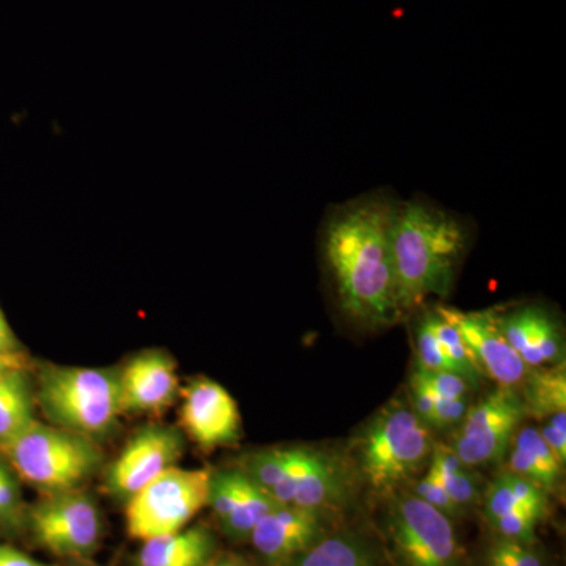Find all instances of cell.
Returning <instances> with one entry per match:
<instances>
[{"mask_svg": "<svg viewBox=\"0 0 566 566\" xmlns=\"http://www.w3.org/2000/svg\"><path fill=\"white\" fill-rule=\"evenodd\" d=\"M398 205L392 192L378 189L333 205L324 218L322 249L335 296L363 326H386L400 316L390 248Z\"/></svg>", "mask_w": 566, "mask_h": 566, "instance_id": "cell-1", "label": "cell"}, {"mask_svg": "<svg viewBox=\"0 0 566 566\" xmlns=\"http://www.w3.org/2000/svg\"><path fill=\"white\" fill-rule=\"evenodd\" d=\"M471 223L423 196L400 200L390 248L400 315L446 297L471 244Z\"/></svg>", "mask_w": 566, "mask_h": 566, "instance_id": "cell-2", "label": "cell"}, {"mask_svg": "<svg viewBox=\"0 0 566 566\" xmlns=\"http://www.w3.org/2000/svg\"><path fill=\"white\" fill-rule=\"evenodd\" d=\"M35 400L54 427L91 439L109 433L125 415L117 368L46 365L40 371Z\"/></svg>", "mask_w": 566, "mask_h": 566, "instance_id": "cell-3", "label": "cell"}, {"mask_svg": "<svg viewBox=\"0 0 566 566\" xmlns=\"http://www.w3.org/2000/svg\"><path fill=\"white\" fill-rule=\"evenodd\" d=\"M0 450L18 475L44 494L80 488L103 463L93 439L39 420Z\"/></svg>", "mask_w": 566, "mask_h": 566, "instance_id": "cell-4", "label": "cell"}, {"mask_svg": "<svg viewBox=\"0 0 566 566\" xmlns=\"http://www.w3.org/2000/svg\"><path fill=\"white\" fill-rule=\"evenodd\" d=\"M433 450L428 424L412 408L390 401L365 428L359 442L360 471L376 490H392L419 471Z\"/></svg>", "mask_w": 566, "mask_h": 566, "instance_id": "cell-5", "label": "cell"}, {"mask_svg": "<svg viewBox=\"0 0 566 566\" xmlns=\"http://www.w3.org/2000/svg\"><path fill=\"white\" fill-rule=\"evenodd\" d=\"M211 471L167 469L126 501V532L134 539L148 542L188 527L208 506Z\"/></svg>", "mask_w": 566, "mask_h": 566, "instance_id": "cell-6", "label": "cell"}, {"mask_svg": "<svg viewBox=\"0 0 566 566\" xmlns=\"http://www.w3.org/2000/svg\"><path fill=\"white\" fill-rule=\"evenodd\" d=\"M25 523L35 542L57 557L82 560L102 545V513L80 488L44 494L29 509Z\"/></svg>", "mask_w": 566, "mask_h": 566, "instance_id": "cell-7", "label": "cell"}, {"mask_svg": "<svg viewBox=\"0 0 566 566\" xmlns=\"http://www.w3.org/2000/svg\"><path fill=\"white\" fill-rule=\"evenodd\" d=\"M387 534L403 566H463L452 520L416 494L390 502Z\"/></svg>", "mask_w": 566, "mask_h": 566, "instance_id": "cell-8", "label": "cell"}, {"mask_svg": "<svg viewBox=\"0 0 566 566\" xmlns=\"http://www.w3.org/2000/svg\"><path fill=\"white\" fill-rule=\"evenodd\" d=\"M524 417L521 395L499 387L468 409L453 439V452L468 468L502 460Z\"/></svg>", "mask_w": 566, "mask_h": 566, "instance_id": "cell-9", "label": "cell"}, {"mask_svg": "<svg viewBox=\"0 0 566 566\" xmlns=\"http://www.w3.org/2000/svg\"><path fill=\"white\" fill-rule=\"evenodd\" d=\"M182 452L185 441L177 428L167 424L140 428L107 468V491L115 499L128 501L153 479L177 465Z\"/></svg>", "mask_w": 566, "mask_h": 566, "instance_id": "cell-10", "label": "cell"}, {"mask_svg": "<svg viewBox=\"0 0 566 566\" xmlns=\"http://www.w3.org/2000/svg\"><path fill=\"white\" fill-rule=\"evenodd\" d=\"M268 494L279 505L323 513L345 505L348 497L344 471L322 450L292 447V461L285 476Z\"/></svg>", "mask_w": 566, "mask_h": 566, "instance_id": "cell-11", "label": "cell"}, {"mask_svg": "<svg viewBox=\"0 0 566 566\" xmlns=\"http://www.w3.org/2000/svg\"><path fill=\"white\" fill-rule=\"evenodd\" d=\"M180 390L181 428L197 446L212 450L240 439V409L226 387L200 376Z\"/></svg>", "mask_w": 566, "mask_h": 566, "instance_id": "cell-12", "label": "cell"}, {"mask_svg": "<svg viewBox=\"0 0 566 566\" xmlns=\"http://www.w3.org/2000/svg\"><path fill=\"white\" fill-rule=\"evenodd\" d=\"M438 308L457 327L482 375L490 376L505 389L523 385L528 367L505 340L495 312H463L447 305H438Z\"/></svg>", "mask_w": 566, "mask_h": 566, "instance_id": "cell-13", "label": "cell"}, {"mask_svg": "<svg viewBox=\"0 0 566 566\" xmlns=\"http://www.w3.org/2000/svg\"><path fill=\"white\" fill-rule=\"evenodd\" d=\"M326 535L322 513L293 505H279L253 527L252 545L273 566L289 565L293 558Z\"/></svg>", "mask_w": 566, "mask_h": 566, "instance_id": "cell-14", "label": "cell"}, {"mask_svg": "<svg viewBox=\"0 0 566 566\" xmlns=\"http://www.w3.org/2000/svg\"><path fill=\"white\" fill-rule=\"evenodd\" d=\"M123 412H163L180 395L177 364L170 354L150 349L120 368Z\"/></svg>", "mask_w": 566, "mask_h": 566, "instance_id": "cell-15", "label": "cell"}, {"mask_svg": "<svg viewBox=\"0 0 566 566\" xmlns=\"http://www.w3.org/2000/svg\"><path fill=\"white\" fill-rule=\"evenodd\" d=\"M214 551L216 539L207 527H186L144 542L136 566H205Z\"/></svg>", "mask_w": 566, "mask_h": 566, "instance_id": "cell-16", "label": "cell"}, {"mask_svg": "<svg viewBox=\"0 0 566 566\" xmlns=\"http://www.w3.org/2000/svg\"><path fill=\"white\" fill-rule=\"evenodd\" d=\"M35 390L28 370L0 374V447L35 422Z\"/></svg>", "mask_w": 566, "mask_h": 566, "instance_id": "cell-17", "label": "cell"}, {"mask_svg": "<svg viewBox=\"0 0 566 566\" xmlns=\"http://www.w3.org/2000/svg\"><path fill=\"white\" fill-rule=\"evenodd\" d=\"M523 398L526 416L545 419L558 412H566L565 364L534 368L527 371L523 381Z\"/></svg>", "mask_w": 566, "mask_h": 566, "instance_id": "cell-18", "label": "cell"}, {"mask_svg": "<svg viewBox=\"0 0 566 566\" xmlns=\"http://www.w3.org/2000/svg\"><path fill=\"white\" fill-rule=\"evenodd\" d=\"M521 359L528 368L564 363V337L556 316L542 305L531 304V329Z\"/></svg>", "mask_w": 566, "mask_h": 566, "instance_id": "cell-19", "label": "cell"}, {"mask_svg": "<svg viewBox=\"0 0 566 566\" xmlns=\"http://www.w3.org/2000/svg\"><path fill=\"white\" fill-rule=\"evenodd\" d=\"M285 566H376L370 549L356 536L324 535Z\"/></svg>", "mask_w": 566, "mask_h": 566, "instance_id": "cell-20", "label": "cell"}, {"mask_svg": "<svg viewBox=\"0 0 566 566\" xmlns=\"http://www.w3.org/2000/svg\"><path fill=\"white\" fill-rule=\"evenodd\" d=\"M279 504L263 488L255 485L248 475L241 471L240 494L232 515L222 523L227 534L232 538L243 539L251 536L253 527L263 520L268 513L277 509Z\"/></svg>", "mask_w": 566, "mask_h": 566, "instance_id": "cell-21", "label": "cell"}, {"mask_svg": "<svg viewBox=\"0 0 566 566\" xmlns=\"http://www.w3.org/2000/svg\"><path fill=\"white\" fill-rule=\"evenodd\" d=\"M424 316H427L431 331H433L439 345L444 349L457 374L463 376L469 386H479L483 378L482 371L476 367L474 357H472L471 352L465 346L463 337L458 333L457 327L439 312L438 305L424 311Z\"/></svg>", "mask_w": 566, "mask_h": 566, "instance_id": "cell-22", "label": "cell"}, {"mask_svg": "<svg viewBox=\"0 0 566 566\" xmlns=\"http://www.w3.org/2000/svg\"><path fill=\"white\" fill-rule=\"evenodd\" d=\"M290 461H292V447L262 450V452L252 453L245 460L243 474L268 493L285 476Z\"/></svg>", "mask_w": 566, "mask_h": 566, "instance_id": "cell-23", "label": "cell"}, {"mask_svg": "<svg viewBox=\"0 0 566 566\" xmlns=\"http://www.w3.org/2000/svg\"><path fill=\"white\" fill-rule=\"evenodd\" d=\"M241 471H222L211 474L210 497L208 506H211L216 517L226 523L232 515L234 505L240 494Z\"/></svg>", "mask_w": 566, "mask_h": 566, "instance_id": "cell-24", "label": "cell"}, {"mask_svg": "<svg viewBox=\"0 0 566 566\" xmlns=\"http://www.w3.org/2000/svg\"><path fill=\"white\" fill-rule=\"evenodd\" d=\"M416 349L417 356H419V367L424 368V370L453 371V374H457L444 349L439 345L433 331H431L424 312L416 324Z\"/></svg>", "mask_w": 566, "mask_h": 566, "instance_id": "cell-25", "label": "cell"}, {"mask_svg": "<svg viewBox=\"0 0 566 566\" xmlns=\"http://www.w3.org/2000/svg\"><path fill=\"white\" fill-rule=\"evenodd\" d=\"M513 444H515L516 449L524 450V452L534 458L536 463L542 465L547 474H549L551 479L560 483L564 465L560 464L553 450L546 444L539 430H536L534 427L521 428V430L516 431L515 438H513Z\"/></svg>", "mask_w": 566, "mask_h": 566, "instance_id": "cell-26", "label": "cell"}, {"mask_svg": "<svg viewBox=\"0 0 566 566\" xmlns=\"http://www.w3.org/2000/svg\"><path fill=\"white\" fill-rule=\"evenodd\" d=\"M542 520V515L531 510H515L504 516L495 517L490 521V524L501 538L534 545L536 526Z\"/></svg>", "mask_w": 566, "mask_h": 566, "instance_id": "cell-27", "label": "cell"}, {"mask_svg": "<svg viewBox=\"0 0 566 566\" xmlns=\"http://www.w3.org/2000/svg\"><path fill=\"white\" fill-rule=\"evenodd\" d=\"M439 480L447 494L450 495L458 509L463 512L464 509L476 504L480 499L479 480L469 472V468L460 469V471L450 472V474H439L433 469H428Z\"/></svg>", "mask_w": 566, "mask_h": 566, "instance_id": "cell-28", "label": "cell"}, {"mask_svg": "<svg viewBox=\"0 0 566 566\" xmlns=\"http://www.w3.org/2000/svg\"><path fill=\"white\" fill-rule=\"evenodd\" d=\"M488 566H545L532 545L499 538L488 551Z\"/></svg>", "mask_w": 566, "mask_h": 566, "instance_id": "cell-29", "label": "cell"}, {"mask_svg": "<svg viewBox=\"0 0 566 566\" xmlns=\"http://www.w3.org/2000/svg\"><path fill=\"white\" fill-rule=\"evenodd\" d=\"M0 515L6 527L10 528H20L28 516L22 504L20 488L3 465H0Z\"/></svg>", "mask_w": 566, "mask_h": 566, "instance_id": "cell-30", "label": "cell"}, {"mask_svg": "<svg viewBox=\"0 0 566 566\" xmlns=\"http://www.w3.org/2000/svg\"><path fill=\"white\" fill-rule=\"evenodd\" d=\"M420 382H423L434 397L441 398H465L471 386L463 376L453 374V371H431L417 367L415 375Z\"/></svg>", "mask_w": 566, "mask_h": 566, "instance_id": "cell-31", "label": "cell"}, {"mask_svg": "<svg viewBox=\"0 0 566 566\" xmlns=\"http://www.w3.org/2000/svg\"><path fill=\"white\" fill-rule=\"evenodd\" d=\"M415 494L427 502L428 505L434 506L436 510L444 513L450 520L461 515V510L458 509L455 502L447 494L444 486L439 483V480L431 472H427V475L420 482H417Z\"/></svg>", "mask_w": 566, "mask_h": 566, "instance_id": "cell-32", "label": "cell"}, {"mask_svg": "<svg viewBox=\"0 0 566 566\" xmlns=\"http://www.w3.org/2000/svg\"><path fill=\"white\" fill-rule=\"evenodd\" d=\"M510 471L524 476V479L532 480L536 485L542 486L546 493L556 490L558 486L556 480L551 479L549 474L542 465L536 463L534 458L524 450L516 449V447H513L512 453H510Z\"/></svg>", "mask_w": 566, "mask_h": 566, "instance_id": "cell-33", "label": "cell"}, {"mask_svg": "<svg viewBox=\"0 0 566 566\" xmlns=\"http://www.w3.org/2000/svg\"><path fill=\"white\" fill-rule=\"evenodd\" d=\"M468 409V398L434 397L433 427H453V424L463 422Z\"/></svg>", "mask_w": 566, "mask_h": 566, "instance_id": "cell-34", "label": "cell"}, {"mask_svg": "<svg viewBox=\"0 0 566 566\" xmlns=\"http://www.w3.org/2000/svg\"><path fill=\"white\" fill-rule=\"evenodd\" d=\"M412 411L428 427L434 422V395L416 376L411 378Z\"/></svg>", "mask_w": 566, "mask_h": 566, "instance_id": "cell-35", "label": "cell"}, {"mask_svg": "<svg viewBox=\"0 0 566 566\" xmlns=\"http://www.w3.org/2000/svg\"><path fill=\"white\" fill-rule=\"evenodd\" d=\"M539 433H542L543 439H545L546 444L549 446V449L553 450L554 455L557 457V460L560 461L562 465H565L566 461V433H562V431L556 430L551 423L543 424L539 428Z\"/></svg>", "mask_w": 566, "mask_h": 566, "instance_id": "cell-36", "label": "cell"}, {"mask_svg": "<svg viewBox=\"0 0 566 566\" xmlns=\"http://www.w3.org/2000/svg\"><path fill=\"white\" fill-rule=\"evenodd\" d=\"M0 566H52L36 560L17 547L0 545Z\"/></svg>", "mask_w": 566, "mask_h": 566, "instance_id": "cell-37", "label": "cell"}, {"mask_svg": "<svg viewBox=\"0 0 566 566\" xmlns=\"http://www.w3.org/2000/svg\"><path fill=\"white\" fill-rule=\"evenodd\" d=\"M18 346L20 345H18L17 337H14L6 315L0 308V353H20Z\"/></svg>", "mask_w": 566, "mask_h": 566, "instance_id": "cell-38", "label": "cell"}, {"mask_svg": "<svg viewBox=\"0 0 566 566\" xmlns=\"http://www.w3.org/2000/svg\"><path fill=\"white\" fill-rule=\"evenodd\" d=\"M10 370H28V359L22 353H0V374Z\"/></svg>", "mask_w": 566, "mask_h": 566, "instance_id": "cell-39", "label": "cell"}, {"mask_svg": "<svg viewBox=\"0 0 566 566\" xmlns=\"http://www.w3.org/2000/svg\"><path fill=\"white\" fill-rule=\"evenodd\" d=\"M205 566H244V565L241 564L240 560H237V558L226 557V558H218V560H214V558H212V560L208 562V564Z\"/></svg>", "mask_w": 566, "mask_h": 566, "instance_id": "cell-40", "label": "cell"}, {"mask_svg": "<svg viewBox=\"0 0 566 566\" xmlns=\"http://www.w3.org/2000/svg\"><path fill=\"white\" fill-rule=\"evenodd\" d=\"M70 566H98V565L91 564V562H88L87 558H82V560H71Z\"/></svg>", "mask_w": 566, "mask_h": 566, "instance_id": "cell-41", "label": "cell"}, {"mask_svg": "<svg viewBox=\"0 0 566 566\" xmlns=\"http://www.w3.org/2000/svg\"><path fill=\"white\" fill-rule=\"evenodd\" d=\"M0 527L6 528V523H3L2 515H0Z\"/></svg>", "mask_w": 566, "mask_h": 566, "instance_id": "cell-42", "label": "cell"}]
</instances>
